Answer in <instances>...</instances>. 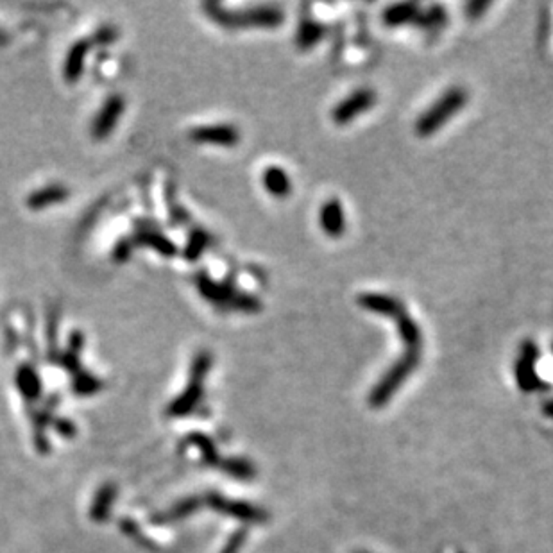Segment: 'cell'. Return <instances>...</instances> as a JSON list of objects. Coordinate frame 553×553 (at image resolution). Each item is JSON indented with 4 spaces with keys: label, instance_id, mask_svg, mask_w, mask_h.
I'll use <instances>...</instances> for the list:
<instances>
[{
    "label": "cell",
    "instance_id": "obj_2",
    "mask_svg": "<svg viewBox=\"0 0 553 553\" xmlns=\"http://www.w3.org/2000/svg\"><path fill=\"white\" fill-rule=\"evenodd\" d=\"M468 102V92L461 86H453L416 120V134L421 138L437 133L451 117L457 115Z\"/></svg>",
    "mask_w": 553,
    "mask_h": 553
},
{
    "label": "cell",
    "instance_id": "obj_29",
    "mask_svg": "<svg viewBox=\"0 0 553 553\" xmlns=\"http://www.w3.org/2000/svg\"><path fill=\"white\" fill-rule=\"evenodd\" d=\"M2 41H6V34L4 33H0V43H2Z\"/></svg>",
    "mask_w": 553,
    "mask_h": 553
},
{
    "label": "cell",
    "instance_id": "obj_26",
    "mask_svg": "<svg viewBox=\"0 0 553 553\" xmlns=\"http://www.w3.org/2000/svg\"><path fill=\"white\" fill-rule=\"evenodd\" d=\"M489 8V4H485V2H471V4L466 8V11H468V16H471V18H476V16L483 15V11Z\"/></svg>",
    "mask_w": 553,
    "mask_h": 553
},
{
    "label": "cell",
    "instance_id": "obj_3",
    "mask_svg": "<svg viewBox=\"0 0 553 553\" xmlns=\"http://www.w3.org/2000/svg\"><path fill=\"white\" fill-rule=\"evenodd\" d=\"M419 360L421 351H405V355L385 372V376H383L378 383H376L371 396H369V405L375 407V409L387 405L390 397L394 396V392L416 371V367L419 365Z\"/></svg>",
    "mask_w": 553,
    "mask_h": 553
},
{
    "label": "cell",
    "instance_id": "obj_18",
    "mask_svg": "<svg viewBox=\"0 0 553 553\" xmlns=\"http://www.w3.org/2000/svg\"><path fill=\"white\" fill-rule=\"evenodd\" d=\"M16 383H18L20 390L26 397L34 399V397L40 394V378L36 376V372L31 367H22L16 376Z\"/></svg>",
    "mask_w": 553,
    "mask_h": 553
},
{
    "label": "cell",
    "instance_id": "obj_22",
    "mask_svg": "<svg viewBox=\"0 0 553 553\" xmlns=\"http://www.w3.org/2000/svg\"><path fill=\"white\" fill-rule=\"evenodd\" d=\"M190 442H192V444L195 446L197 449H199L200 455H203V458H205L208 464L215 462V458H217L215 448H213V444L205 437V435H192V437H190Z\"/></svg>",
    "mask_w": 553,
    "mask_h": 553
},
{
    "label": "cell",
    "instance_id": "obj_17",
    "mask_svg": "<svg viewBox=\"0 0 553 553\" xmlns=\"http://www.w3.org/2000/svg\"><path fill=\"white\" fill-rule=\"evenodd\" d=\"M65 197H67V190L60 188V186H50V188L38 190L36 193H33L29 197V206L31 208H43V206L58 203Z\"/></svg>",
    "mask_w": 553,
    "mask_h": 553
},
{
    "label": "cell",
    "instance_id": "obj_15",
    "mask_svg": "<svg viewBox=\"0 0 553 553\" xmlns=\"http://www.w3.org/2000/svg\"><path fill=\"white\" fill-rule=\"evenodd\" d=\"M117 489L115 485H104L97 493L95 501L92 507V517L95 521H104L108 517L109 510L113 509V501H115Z\"/></svg>",
    "mask_w": 553,
    "mask_h": 553
},
{
    "label": "cell",
    "instance_id": "obj_8",
    "mask_svg": "<svg viewBox=\"0 0 553 553\" xmlns=\"http://www.w3.org/2000/svg\"><path fill=\"white\" fill-rule=\"evenodd\" d=\"M192 138L200 144H213L224 145V147H233L240 140V133L237 127L227 126V124H217V126H203L192 131Z\"/></svg>",
    "mask_w": 553,
    "mask_h": 553
},
{
    "label": "cell",
    "instance_id": "obj_13",
    "mask_svg": "<svg viewBox=\"0 0 553 553\" xmlns=\"http://www.w3.org/2000/svg\"><path fill=\"white\" fill-rule=\"evenodd\" d=\"M417 16H419V6L405 2V4H394L387 8L383 13V22L389 27L405 26V23L416 22Z\"/></svg>",
    "mask_w": 553,
    "mask_h": 553
},
{
    "label": "cell",
    "instance_id": "obj_21",
    "mask_svg": "<svg viewBox=\"0 0 553 553\" xmlns=\"http://www.w3.org/2000/svg\"><path fill=\"white\" fill-rule=\"evenodd\" d=\"M224 469H226L227 473H230L231 476H235V478H251V476L254 475L253 473V468H251V464L245 461H240V458H233V461H227L226 464H224Z\"/></svg>",
    "mask_w": 553,
    "mask_h": 553
},
{
    "label": "cell",
    "instance_id": "obj_5",
    "mask_svg": "<svg viewBox=\"0 0 553 553\" xmlns=\"http://www.w3.org/2000/svg\"><path fill=\"white\" fill-rule=\"evenodd\" d=\"M210 365H212V357L208 353H200L195 358L192 367V376H190L188 389L178 396L174 399V403L168 409V414L174 417H181L185 414H188L193 407L199 403L200 396H203V382L206 378V372L210 371Z\"/></svg>",
    "mask_w": 553,
    "mask_h": 553
},
{
    "label": "cell",
    "instance_id": "obj_20",
    "mask_svg": "<svg viewBox=\"0 0 553 553\" xmlns=\"http://www.w3.org/2000/svg\"><path fill=\"white\" fill-rule=\"evenodd\" d=\"M208 240L210 237L206 233H203V231H197V233L192 235V238H190L188 242V247H186L185 254L188 260H195L197 257H199L200 253H203V249L208 245Z\"/></svg>",
    "mask_w": 553,
    "mask_h": 553
},
{
    "label": "cell",
    "instance_id": "obj_25",
    "mask_svg": "<svg viewBox=\"0 0 553 553\" xmlns=\"http://www.w3.org/2000/svg\"><path fill=\"white\" fill-rule=\"evenodd\" d=\"M199 505L197 501L190 500V501H183V503H179V505L174 507V510H172V520H176V517H183L186 516L188 512H192L195 507Z\"/></svg>",
    "mask_w": 553,
    "mask_h": 553
},
{
    "label": "cell",
    "instance_id": "obj_19",
    "mask_svg": "<svg viewBox=\"0 0 553 553\" xmlns=\"http://www.w3.org/2000/svg\"><path fill=\"white\" fill-rule=\"evenodd\" d=\"M419 26L426 27V29H435V27H441L446 22V11L441 6H434V8L428 9L426 13H419L416 20Z\"/></svg>",
    "mask_w": 553,
    "mask_h": 553
},
{
    "label": "cell",
    "instance_id": "obj_28",
    "mask_svg": "<svg viewBox=\"0 0 553 553\" xmlns=\"http://www.w3.org/2000/svg\"><path fill=\"white\" fill-rule=\"evenodd\" d=\"M544 410H546V412H548V414H549V416H552V417H553V401H549L548 405H546V407H544Z\"/></svg>",
    "mask_w": 553,
    "mask_h": 553
},
{
    "label": "cell",
    "instance_id": "obj_9",
    "mask_svg": "<svg viewBox=\"0 0 553 553\" xmlns=\"http://www.w3.org/2000/svg\"><path fill=\"white\" fill-rule=\"evenodd\" d=\"M535 360H537V348H535L534 342H525L521 357L516 364V380L521 390H525V392L535 390L539 385L537 376L534 375Z\"/></svg>",
    "mask_w": 553,
    "mask_h": 553
},
{
    "label": "cell",
    "instance_id": "obj_23",
    "mask_svg": "<svg viewBox=\"0 0 553 553\" xmlns=\"http://www.w3.org/2000/svg\"><path fill=\"white\" fill-rule=\"evenodd\" d=\"M97 389H99V382H97L93 376L81 375L74 382V390L77 394H92V392H95Z\"/></svg>",
    "mask_w": 553,
    "mask_h": 553
},
{
    "label": "cell",
    "instance_id": "obj_27",
    "mask_svg": "<svg viewBox=\"0 0 553 553\" xmlns=\"http://www.w3.org/2000/svg\"><path fill=\"white\" fill-rule=\"evenodd\" d=\"M60 428H61V434H65V435H72V434H74V426H72V424L70 423H60Z\"/></svg>",
    "mask_w": 553,
    "mask_h": 553
},
{
    "label": "cell",
    "instance_id": "obj_1",
    "mask_svg": "<svg viewBox=\"0 0 553 553\" xmlns=\"http://www.w3.org/2000/svg\"><path fill=\"white\" fill-rule=\"evenodd\" d=\"M358 305L367 312L378 313V316L392 321L396 324L401 340L405 342L407 351H421V345H423L421 328L416 323V319L410 316L407 306L401 303V299H396L389 294L365 292L358 297Z\"/></svg>",
    "mask_w": 553,
    "mask_h": 553
},
{
    "label": "cell",
    "instance_id": "obj_6",
    "mask_svg": "<svg viewBox=\"0 0 553 553\" xmlns=\"http://www.w3.org/2000/svg\"><path fill=\"white\" fill-rule=\"evenodd\" d=\"M376 104V93L371 88H360L338 102L331 112V119L338 126L349 124Z\"/></svg>",
    "mask_w": 553,
    "mask_h": 553
},
{
    "label": "cell",
    "instance_id": "obj_16",
    "mask_svg": "<svg viewBox=\"0 0 553 553\" xmlns=\"http://www.w3.org/2000/svg\"><path fill=\"white\" fill-rule=\"evenodd\" d=\"M324 36V26L312 22V20H305L301 22L299 29H297V45L299 48H312L313 45L319 43Z\"/></svg>",
    "mask_w": 553,
    "mask_h": 553
},
{
    "label": "cell",
    "instance_id": "obj_12",
    "mask_svg": "<svg viewBox=\"0 0 553 553\" xmlns=\"http://www.w3.org/2000/svg\"><path fill=\"white\" fill-rule=\"evenodd\" d=\"M264 186L274 197H286L292 192V181H290L289 174L279 167L265 168Z\"/></svg>",
    "mask_w": 553,
    "mask_h": 553
},
{
    "label": "cell",
    "instance_id": "obj_11",
    "mask_svg": "<svg viewBox=\"0 0 553 553\" xmlns=\"http://www.w3.org/2000/svg\"><path fill=\"white\" fill-rule=\"evenodd\" d=\"M124 102L120 97H113L106 102V106L102 108L100 115L97 117L95 122H93V136H106V134L112 131V127L115 126V122L119 120L120 113H122Z\"/></svg>",
    "mask_w": 553,
    "mask_h": 553
},
{
    "label": "cell",
    "instance_id": "obj_4",
    "mask_svg": "<svg viewBox=\"0 0 553 553\" xmlns=\"http://www.w3.org/2000/svg\"><path fill=\"white\" fill-rule=\"evenodd\" d=\"M210 16L219 23L227 27H278L283 22V13L274 6H262V8L245 9V11H224L219 4L206 6Z\"/></svg>",
    "mask_w": 553,
    "mask_h": 553
},
{
    "label": "cell",
    "instance_id": "obj_7",
    "mask_svg": "<svg viewBox=\"0 0 553 553\" xmlns=\"http://www.w3.org/2000/svg\"><path fill=\"white\" fill-rule=\"evenodd\" d=\"M210 505L215 510H219V512L227 514V516L235 517V520L245 521V523H262V521L267 520V512L262 510L260 507L249 505L244 501L224 500V498L217 496V494L210 496Z\"/></svg>",
    "mask_w": 553,
    "mask_h": 553
},
{
    "label": "cell",
    "instance_id": "obj_24",
    "mask_svg": "<svg viewBox=\"0 0 553 553\" xmlns=\"http://www.w3.org/2000/svg\"><path fill=\"white\" fill-rule=\"evenodd\" d=\"M245 537H247V534H245L244 530H240V532H237V534H233L230 537V541H227V544L224 546L222 552H220V553H238V552H240L242 544H244Z\"/></svg>",
    "mask_w": 553,
    "mask_h": 553
},
{
    "label": "cell",
    "instance_id": "obj_10",
    "mask_svg": "<svg viewBox=\"0 0 553 553\" xmlns=\"http://www.w3.org/2000/svg\"><path fill=\"white\" fill-rule=\"evenodd\" d=\"M319 222L324 233L331 238H338L345 231V213L344 206L338 199L326 200L321 208Z\"/></svg>",
    "mask_w": 553,
    "mask_h": 553
},
{
    "label": "cell",
    "instance_id": "obj_14",
    "mask_svg": "<svg viewBox=\"0 0 553 553\" xmlns=\"http://www.w3.org/2000/svg\"><path fill=\"white\" fill-rule=\"evenodd\" d=\"M88 48L90 41H77V43L72 47L70 54H68L67 58V63H65V77H67L68 81H75V79L81 75Z\"/></svg>",
    "mask_w": 553,
    "mask_h": 553
}]
</instances>
